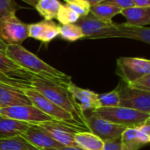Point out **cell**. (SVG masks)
Returning a JSON list of instances; mask_svg holds the SVG:
<instances>
[{"label": "cell", "mask_w": 150, "mask_h": 150, "mask_svg": "<svg viewBox=\"0 0 150 150\" xmlns=\"http://www.w3.org/2000/svg\"><path fill=\"white\" fill-rule=\"evenodd\" d=\"M129 88L138 91H143L150 92V74L143 76L135 81L127 84Z\"/></svg>", "instance_id": "30"}, {"label": "cell", "mask_w": 150, "mask_h": 150, "mask_svg": "<svg viewBox=\"0 0 150 150\" xmlns=\"http://www.w3.org/2000/svg\"><path fill=\"white\" fill-rule=\"evenodd\" d=\"M4 54L33 76L47 79L65 87L72 83L69 76L50 66L21 45H7Z\"/></svg>", "instance_id": "1"}, {"label": "cell", "mask_w": 150, "mask_h": 150, "mask_svg": "<svg viewBox=\"0 0 150 150\" xmlns=\"http://www.w3.org/2000/svg\"><path fill=\"white\" fill-rule=\"evenodd\" d=\"M62 4L60 0H39L34 8L45 20H53Z\"/></svg>", "instance_id": "23"}, {"label": "cell", "mask_w": 150, "mask_h": 150, "mask_svg": "<svg viewBox=\"0 0 150 150\" xmlns=\"http://www.w3.org/2000/svg\"><path fill=\"white\" fill-rule=\"evenodd\" d=\"M65 4H67L69 8H71L76 13L79 15V17L86 16L90 13L91 4L85 0H64Z\"/></svg>", "instance_id": "28"}, {"label": "cell", "mask_w": 150, "mask_h": 150, "mask_svg": "<svg viewBox=\"0 0 150 150\" xmlns=\"http://www.w3.org/2000/svg\"><path fill=\"white\" fill-rule=\"evenodd\" d=\"M85 1H87L91 6V5H94V4H99V3H102V2H105L106 0H85Z\"/></svg>", "instance_id": "37"}, {"label": "cell", "mask_w": 150, "mask_h": 150, "mask_svg": "<svg viewBox=\"0 0 150 150\" xmlns=\"http://www.w3.org/2000/svg\"><path fill=\"white\" fill-rule=\"evenodd\" d=\"M28 38L27 24L16 14L0 18V40L6 45H21Z\"/></svg>", "instance_id": "8"}, {"label": "cell", "mask_w": 150, "mask_h": 150, "mask_svg": "<svg viewBox=\"0 0 150 150\" xmlns=\"http://www.w3.org/2000/svg\"><path fill=\"white\" fill-rule=\"evenodd\" d=\"M0 150H40L31 145L22 136L0 138Z\"/></svg>", "instance_id": "24"}, {"label": "cell", "mask_w": 150, "mask_h": 150, "mask_svg": "<svg viewBox=\"0 0 150 150\" xmlns=\"http://www.w3.org/2000/svg\"><path fill=\"white\" fill-rule=\"evenodd\" d=\"M30 124L7 118L0 114V138H11L21 136Z\"/></svg>", "instance_id": "20"}, {"label": "cell", "mask_w": 150, "mask_h": 150, "mask_svg": "<svg viewBox=\"0 0 150 150\" xmlns=\"http://www.w3.org/2000/svg\"><path fill=\"white\" fill-rule=\"evenodd\" d=\"M18 105H32V103L22 88L0 82V107Z\"/></svg>", "instance_id": "16"}, {"label": "cell", "mask_w": 150, "mask_h": 150, "mask_svg": "<svg viewBox=\"0 0 150 150\" xmlns=\"http://www.w3.org/2000/svg\"><path fill=\"white\" fill-rule=\"evenodd\" d=\"M21 136L31 145L40 150L57 149L62 146L36 125H31Z\"/></svg>", "instance_id": "14"}, {"label": "cell", "mask_w": 150, "mask_h": 150, "mask_svg": "<svg viewBox=\"0 0 150 150\" xmlns=\"http://www.w3.org/2000/svg\"><path fill=\"white\" fill-rule=\"evenodd\" d=\"M28 38L48 43L59 35V25L53 20H41L37 23L27 24Z\"/></svg>", "instance_id": "15"}, {"label": "cell", "mask_w": 150, "mask_h": 150, "mask_svg": "<svg viewBox=\"0 0 150 150\" xmlns=\"http://www.w3.org/2000/svg\"><path fill=\"white\" fill-rule=\"evenodd\" d=\"M134 6L150 7V0H132Z\"/></svg>", "instance_id": "34"}, {"label": "cell", "mask_w": 150, "mask_h": 150, "mask_svg": "<svg viewBox=\"0 0 150 150\" xmlns=\"http://www.w3.org/2000/svg\"><path fill=\"white\" fill-rule=\"evenodd\" d=\"M83 33V39L98 40L115 38L118 24L98 18L92 13L79 18L76 23Z\"/></svg>", "instance_id": "4"}, {"label": "cell", "mask_w": 150, "mask_h": 150, "mask_svg": "<svg viewBox=\"0 0 150 150\" xmlns=\"http://www.w3.org/2000/svg\"><path fill=\"white\" fill-rule=\"evenodd\" d=\"M92 113L115 124L126 127H137L150 119V114L127 107L98 108Z\"/></svg>", "instance_id": "3"}, {"label": "cell", "mask_w": 150, "mask_h": 150, "mask_svg": "<svg viewBox=\"0 0 150 150\" xmlns=\"http://www.w3.org/2000/svg\"><path fill=\"white\" fill-rule=\"evenodd\" d=\"M59 35L65 40L74 42L83 39V33L76 24H67L59 25Z\"/></svg>", "instance_id": "25"}, {"label": "cell", "mask_w": 150, "mask_h": 150, "mask_svg": "<svg viewBox=\"0 0 150 150\" xmlns=\"http://www.w3.org/2000/svg\"><path fill=\"white\" fill-rule=\"evenodd\" d=\"M127 19L126 24L134 26H148L150 24V7L132 6L122 9L120 13Z\"/></svg>", "instance_id": "19"}, {"label": "cell", "mask_w": 150, "mask_h": 150, "mask_svg": "<svg viewBox=\"0 0 150 150\" xmlns=\"http://www.w3.org/2000/svg\"><path fill=\"white\" fill-rule=\"evenodd\" d=\"M6 44L4 43V42H3L1 40H0V52H2V53H4V51H5V48H6Z\"/></svg>", "instance_id": "38"}, {"label": "cell", "mask_w": 150, "mask_h": 150, "mask_svg": "<svg viewBox=\"0 0 150 150\" xmlns=\"http://www.w3.org/2000/svg\"><path fill=\"white\" fill-rule=\"evenodd\" d=\"M0 73L19 83L22 87H31L33 75L22 69L2 52H0Z\"/></svg>", "instance_id": "12"}, {"label": "cell", "mask_w": 150, "mask_h": 150, "mask_svg": "<svg viewBox=\"0 0 150 150\" xmlns=\"http://www.w3.org/2000/svg\"><path fill=\"white\" fill-rule=\"evenodd\" d=\"M120 11H121L120 8L105 1L91 5L90 11V12L92 13L94 16L107 22H112L113 17L120 14Z\"/></svg>", "instance_id": "22"}, {"label": "cell", "mask_w": 150, "mask_h": 150, "mask_svg": "<svg viewBox=\"0 0 150 150\" xmlns=\"http://www.w3.org/2000/svg\"><path fill=\"white\" fill-rule=\"evenodd\" d=\"M120 94L118 88L104 93L98 95V108H112L120 106Z\"/></svg>", "instance_id": "26"}, {"label": "cell", "mask_w": 150, "mask_h": 150, "mask_svg": "<svg viewBox=\"0 0 150 150\" xmlns=\"http://www.w3.org/2000/svg\"><path fill=\"white\" fill-rule=\"evenodd\" d=\"M0 114L30 125L54 120L33 105H18L0 107Z\"/></svg>", "instance_id": "10"}, {"label": "cell", "mask_w": 150, "mask_h": 150, "mask_svg": "<svg viewBox=\"0 0 150 150\" xmlns=\"http://www.w3.org/2000/svg\"><path fill=\"white\" fill-rule=\"evenodd\" d=\"M22 91L25 93V95L28 98V99L31 101L33 105L37 107L45 114L51 117L53 120L83 126L79 122H77L70 113L64 111L53 102L49 101L35 89L32 87H23Z\"/></svg>", "instance_id": "5"}, {"label": "cell", "mask_w": 150, "mask_h": 150, "mask_svg": "<svg viewBox=\"0 0 150 150\" xmlns=\"http://www.w3.org/2000/svg\"><path fill=\"white\" fill-rule=\"evenodd\" d=\"M85 125L91 133L105 142L120 139L122 133L128 127L106 120L94 113L85 118Z\"/></svg>", "instance_id": "9"}, {"label": "cell", "mask_w": 150, "mask_h": 150, "mask_svg": "<svg viewBox=\"0 0 150 150\" xmlns=\"http://www.w3.org/2000/svg\"><path fill=\"white\" fill-rule=\"evenodd\" d=\"M0 82H3V83H8V84H11V85H13V86H17V87H19V88H23L19 83H16L15 81L6 77L5 76H4L3 74L0 73Z\"/></svg>", "instance_id": "33"}, {"label": "cell", "mask_w": 150, "mask_h": 150, "mask_svg": "<svg viewBox=\"0 0 150 150\" xmlns=\"http://www.w3.org/2000/svg\"><path fill=\"white\" fill-rule=\"evenodd\" d=\"M46 150H84L77 146H62L57 149H49Z\"/></svg>", "instance_id": "35"}, {"label": "cell", "mask_w": 150, "mask_h": 150, "mask_svg": "<svg viewBox=\"0 0 150 150\" xmlns=\"http://www.w3.org/2000/svg\"><path fill=\"white\" fill-rule=\"evenodd\" d=\"M21 8L15 0H0V18L16 14V11Z\"/></svg>", "instance_id": "29"}, {"label": "cell", "mask_w": 150, "mask_h": 150, "mask_svg": "<svg viewBox=\"0 0 150 150\" xmlns=\"http://www.w3.org/2000/svg\"><path fill=\"white\" fill-rule=\"evenodd\" d=\"M76 145L84 150H103L105 142L91 133L82 131L75 134Z\"/></svg>", "instance_id": "21"}, {"label": "cell", "mask_w": 150, "mask_h": 150, "mask_svg": "<svg viewBox=\"0 0 150 150\" xmlns=\"http://www.w3.org/2000/svg\"><path fill=\"white\" fill-rule=\"evenodd\" d=\"M31 87L38 91L49 101L53 102L64 111L70 113L74 119L81 125L86 127V116L76 107L70 93L65 86L57 84L36 76H33L31 79Z\"/></svg>", "instance_id": "2"}, {"label": "cell", "mask_w": 150, "mask_h": 150, "mask_svg": "<svg viewBox=\"0 0 150 150\" xmlns=\"http://www.w3.org/2000/svg\"><path fill=\"white\" fill-rule=\"evenodd\" d=\"M105 2L112 4L116 5L117 7L120 8L121 10L122 9H127V8H129V7H132V6H134L132 0H106Z\"/></svg>", "instance_id": "31"}, {"label": "cell", "mask_w": 150, "mask_h": 150, "mask_svg": "<svg viewBox=\"0 0 150 150\" xmlns=\"http://www.w3.org/2000/svg\"><path fill=\"white\" fill-rule=\"evenodd\" d=\"M116 74L124 83H130L150 74V61L140 57H120L117 60Z\"/></svg>", "instance_id": "6"}, {"label": "cell", "mask_w": 150, "mask_h": 150, "mask_svg": "<svg viewBox=\"0 0 150 150\" xmlns=\"http://www.w3.org/2000/svg\"><path fill=\"white\" fill-rule=\"evenodd\" d=\"M79 15L76 13L71 8H69L67 4H62L55 18L61 25L67 24H76L79 19Z\"/></svg>", "instance_id": "27"}, {"label": "cell", "mask_w": 150, "mask_h": 150, "mask_svg": "<svg viewBox=\"0 0 150 150\" xmlns=\"http://www.w3.org/2000/svg\"><path fill=\"white\" fill-rule=\"evenodd\" d=\"M121 150H139L149 143L139 131L137 127H128L120 136Z\"/></svg>", "instance_id": "17"}, {"label": "cell", "mask_w": 150, "mask_h": 150, "mask_svg": "<svg viewBox=\"0 0 150 150\" xmlns=\"http://www.w3.org/2000/svg\"><path fill=\"white\" fill-rule=\"evenodd\" d=\"M66 88L70 93L75 105L82 112L84 113L87 111L93 112L98 108V93L90 90L82 89L73 83L68 84Z\"/></svg>", "instance_id": "13"}, {"label": "cell", "mask_w": 150, "mask_h": 150, "mask_svg": "<svg viewBox=\"0 0 150 150\" xmlns=\"http://www.w3.org/2000/svg\"><path fill=\"white\" fill-rule=\"evenodd\" d=\"M124 83L123 86H118L120 106L150 114V92L131 89L126 83Z\"/></svg>", "instance_id": "11"}, {"label": "cell", "mask_w": 150, "mask_h": 150, "mask_svg": "<svg viewBox=\"0 0 150 150\" xmlns=\"http://www.w3.org/2000/svg\"><path fill=\"white\" fill-rule=\"evenodd\" d=\"M103 150H121L120 148V140H115L111 142H105L104 144Z\"/></svg>", "instance_id": "32"}, {"label": "cell", "mask_w": 150, "mask_h": 150, "mask_svg": "<svg viewBox=\"0 0 150 150\" xmlns=\"http://www.w3.org/2000/svg\"><path fill=\"white\" fill-rule=\"evenodd\" d=\"M22 1H24L25 4H27L30 5L31 7H33V8H34V6L36 5L37 2H38L39 0H22Z\"/></svg>", "instance_id": "36"}, {"label": "cell", "mask_w": 150, "mask_h": 150, "mask_svg": "<svg viewBox=\"0 0 150 150\" xmlns=\"http://www.w3.org/2000/svg\"><path fill=\"white\" fill-rule=\"evenodd\" d=\"M115 38H127L139 40L146 44L150 43V28L148 26H134L126 23L118 24Z\"/></svg>", "instance_id": "18"}, {"label": "cell", "mask_w": 150, "mask_h": 150, "mask_svg": "<svg viewBox=\"0 0 150 150\" xmlns=\"http://www.w3.org/2000/svg\"><path fill=\"white\" fill-rule=\"evenodd\" d=\"M36 126L46 131L54 141L62 146H76L75 142V134L84 131L83 127L82 126L57 120L42 122Z\"/></svg>", "instance_id": "7"}]
</instances>
